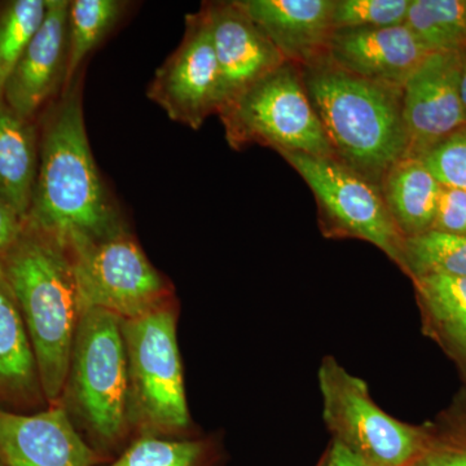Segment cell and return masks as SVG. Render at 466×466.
Returning a JSON list of instances; mask_svg holds the SVG:
<instances>
[{"mask_svg": "<svg viewBox=\"0 0 466 466\" xmlns=\"http://www.w3.org/2000/svg\"><path fill=\"white\" fill-rule=\"evenodd\" d=\"M404 24L431 54L466 48V0H410Z\"/></svg>", "mask_w": 466, "mask_h": 466, "instance_id": "7402d4cb", "label": "cell"}, {"mask_svg": "<svg viewBox=\"0 0 466 466\" xmlns=\"http://www.w3.org/2000/svg\"><path fill=\"white\" fill-rule=\"evenodd\" d=\"M217 461L216 441L140 435L104 466H216Z\"/></svg>", "mask_w": 466, "mask_h": 466, "instance_id": "603a6c76", "label": "cell"}, {"mask_svg": "<svg viewBox=\"0 0 466 466\" xmlns=\"http://www.w3.org/2000/svg\"><path fill=\"white\" fill-rule=\"evenodd\" d=\"M79 309H106L122 320L149 314L175 300L174 289L147 258L133 233L66 245Z\"/></svg>", "mask_w": 466, "mask_h": 466, "instance_id": "ba28073f", "label": "cell"}, {"mask_svg": "<svg viewBox=\"0 0 466 466\" xmlns=\"http://www.w3.org/2000/svg\"><path fill=\"white\" fill-rule=\"evenodd\" d=\"M421 159L441 186L466 192V126Z\"/></svg>", "mask_w": 466, "mask_h": 466, "instance_id": "83f0119b", "label": "cell"}, {"mask_svg": "<svg viewBox=\"0 0 466 466\" xmlns=\"http://www.w3.org/2000/svg\"><path fill=\"white\" fill-rule=\"evenodd\" d=\"M0 466H5V464H3V462H2V461H0Z\"/></svg>", "mask_w": 466, "mask_h": 466, "instance_id": "d6a6232c", "label": "cell"}, {"mask_svg": "<svg viewBox=\"0 0 466 466\" xmlns=\"http://www.w3.org/2000/svg\"><path fill=\"white\" fill-rule=\"evenodd\" d=\"M204 5L219 66L223 109L287 61L235 0Z\"/></svg>", "mask_w": 466, "mask_h": 466, "instance_id": "5bb4252c", "label": "cell"}, {"mask_svg": "<svg viewBox=\"0 0 466 466\" xmlns=\"http://www.w3.org/2000/svg\"><path fill=\"white\" fill-rule=\"evenodd\" d=\"M434 231L466 236V192L441 186Z\"/></svg>", "mask_w": 466, "mask_h": 466, "instance_id": "f1b7e54d", "label": "cell"}, {"mask_svg": "<svg viewBox=\"0 0 466 466\" xmlns=\"http://www.w3.org/2000/svg\"><path fill=\"white\" fill-rule=\"evenodd\" d=\"M147 95L173 121L192 130H198L208 116L219 115V66L205 5L186 17L182 42L158 67Z\"/></svg>", "mask_w": 466, "mask_h": 466, "instance_id": "30bf717a", "label": "cell"}, {"mask_svg": "<svg viewBox=\"0 0 466 466\" xmlns=\"http://www.w3.org/2000/svg\"><path fill=\"white\" fill-rule=\"evenodd\" d=\"M287 63L317 66L328 56L334 0H235Z\"/></svg>", "mask_w": 466, "mask_h": 466, "instance_id": "2e32d148", "label": "cell"}, {"mask_svg": "<svg viewBox=\"0 0 466 466\" xmlns=\"http://www.w3.org/2000/svg\"><path fill=\"white\" fill-rule=\"evenodd\" d=\"M410 0H334V30L377 29L406 23Z\"/></svg>", "mask_w": 466, "mask_h": 466, "instance_id": "4316f807", "label": "cell"}, {"mask_svg": "<svg viewBox=\"0 0 466 466\" xmlns=\"http://www.w3.org/2000/svg\"><path fill=\"white\" fill-rule=\"evenodd\" d=\"M58 404L85 441L109 461L133 441L121 318L99 309L81 312Z\"/></svg>", "mask_w": 466, "mask_h": 466, "instance_id": "277c9868", "label": "cell"}, {"mask_svg": "<svg viewBox=\"0 0 466 466\" xmlns=\"http://www.w3.org/2000/svg\"><path fill=\"white\" fill-rule=\"evenodd\" d=\"M39 165V143L32 119L0 100V198L26 222Z\"/></svg>", "mask_w": 466, "mask_h": 466, "instance_id": "ffe728a7", "label": "cell"}, {"mask_svg": "<svg viewBox=\"0 0 466 466\" xmlns=\"http://www.w3.org/2000/svg\"><path fill=\"white\" fill-rule=\"evenodd\" d=\"M323 419L339 444L363 466H413L428 443L426 425L400 421L377 406L367 382L334 357L318 370Z\"/></svg>", "mask_w": 466, "mask_h": 466, "instance_id": "52a82bcc", "label": "cell"}, {"mask_svg": "<svg viewBox=\"0 0 466 466\" xmlns=\"http://www.w3.org/2000/svg\"><path fill=\"white\" fill-rule=\"evenodd\" d=\"M398 267L410 279L426 274L466 278V236L431 229L406 238Z\"/></svg>", "mask_w": 466, "mask_h": 466, "instance_id": "cb8c5ba5", "label": "cell"}, {"mask_svg": "<svg viewBox=\"0 0 466 466\" xmlns=\"http://www.w3.org/2000/svg\"><path fill=\"white\" fill-rule=\"evenodd\" d=\"M128 375V422L140 435L192 438L177 339L175 300L122 320Z\"/></svg>", "mask_w": 466, "mask_h": 466, "instance_id": "5b68a950", "label": "cell"}, {"mask_svg": "<svg viewBox=\"0 0 466 466\" xmlns=\"http://www.w3.org/2000/svg\"><path fill=\"white\" fill-rule=\"evenodd\" d=\"M46 0H15L0 12V100L9 76L42 25Z\"/></svg>", "mask_w": 466, "mask_h": 466, "instance_id": "d4e9b609", "label": "cell"}, {"mask_svg": "<svg viewBox=\"0 0 466 466\" xmlns=\"http://www.w3.org/2000/svg\"><path fill=\"white\" fill-rule=\"evenodd\" d=\"M431 54L406 24L377 29L336 30L327 60L350 75L403 88Z\"/></svg>", "mask_w": 466, "mask_h": 466, "instance_id": "9a60e30c", "label": "cell"}, {"mask_svg": "<svg viewBox=\"0 0 466 466\" xmlns=\"http://www.w3.org/2000/svg\"><path fill=\"white\" fill-rule=\"evenodd\" d=\"M25 226V220L0 198V257L16 244Z\"/></svg>", "mask_w": 466, "mask_h": 466, "instance_id": "f546056e", "label": "cell"}, {"mask_svg": "<svg viewBox=\"0 0 466 466\" xmlns=\"http://www.w3.org/2000/svg\"><path fill=\"white\" fill-rule=\"evenodd\" d=\"M300 69L333 157L380 187L386 173L407 157L401 88L350 75L327 58Z\"/></svg>", "mask_w": 466, "mask_h": 466, "instance_id": "7a4b0ae2", "label": "cell"}, {"mask_svg": "<svg viewBox=\"0 0 466 466\" xmlns=\"http://www.w3.org/2000/svg\"><path fill=\"white\" fill-rule=\"evenodd\" d=\"M410 280L421 314L422 332L466 375V278L426 274Z\"/></svg>", "mask_w": 466, "mask_h": 466, "instance_id": "ac0fdd59", "label": "cell"}, {"mask_svg": "<svg viewBox=\"0 0 466 466\" xmlns=\"http://www.w3.org/2000/svg\"><path fill=\"white\" fill-rule=\"evenodd\" d=\"M280 156L314 193L325 238L370 242L398 266L404 238L389 214L379 186L336 158L303 153Z\"/></svg>", "mask_w": 466, "mask_h": 466, "instance_id": "9c48e42d", "label": "cell"}, {"mask_svg": "<svg viewBox=\"0 0 466 466\" xmlns=\"http://www.w3.org/2000/svg\"><path fill=\"white\" fill-rule=\"evenodd\" d=\"M320 466H363L358 461L351 453L339 446V444L333 443L325 456L323 464Z\"/></svg>", "mask_w": 466, "mask_h": 466, "instance_id": "4dcf8cb0", "label": "cell"}, {"mask_svg": "<svg viewBox=\"0 0 466 466\" xmlns=\"http://www.w3.org/2000/svg\"><path fill=\"white\" fill-rule=\"evenodd\" d=\"M0 461L5 466H100L110 462L85 441L61 404L35 413L0 408Z\"/></svg>", "mask_w": 466, "mask_h": 466, "instance_id": "7c38bea8", "label": "cell"}, {"mask_svg": "<svg viewBox=\"0 0 466 466\" xmlns=\"http://www.w3.org/2000/svg\"><path fill=\"white\" fill-rule=\"evenodd\" d=\"M25 223L64 247L76 240H106L128 231L92 156L81 76L64 88L46 118Z\"/></svg>", "mask_w": 466, "mask_h": 466, "instance_id": "6da1fadb", "label": "cell"}, {"mask_svg": "<svg viewBox=\"0 0 466 466\" xmlns=\"http://www.w3.org/2000/svg\"><path fill=\"white\" fill-rule=\"evenodd\" d=\"M428 443L413 466H466V391L428 422Z\"/></svg>", "mask_w": 466, "mask_h": 466, "instance_id": "484cf974", "label": "cell"}, {"mask_svg": "<svg viewBox=\"0 0 466 466\" xmlns=\"http://www.w3.org/2000/svg\"><path fill=\"white\" fill-rule=\"evenodd\" d=\"M47 407L32 339L0 267V408L23 413Z\"/></svg>", "mask_w": 466, "mask_h": 466, "instance_id": "e0dca14e", "label": "cell"}, {"mask_svg": "<svg viewBox=\"0 0 466 466\" xmlns=\"http://www.w3.org/2000/svg\"><path fill=\"white\" fill-rule=\"evenodd\" d=\"M380 189L404 240L433 228L441 184L421 158L400 159L383 177Z\"/></svg>", "mask_w": 466, "mask_h": 466, "instance_id": "d6986e66", "label": "cell"}, {"mask_svg": "<svg viewBox=\"0 0 466 466\" xmlns=\"http://www.w3.org/2000/svg\"><path fill=\"white\" fill-rule=\"evenodd\" d=\"M231 148L258 144L281 153L333 157L302 69L284 63L227 104L219 115Z\"/></svg>", "mask_w": 466, "mask_h": 466, "instance_id": "8992f818", "label": "cell"}, {"mask_svg": "<svg viewBox=\"0 0 466 466\" xmlns=\"http://www.w3.org/2000/svg\"><path fill=\"white\" fill-rule=\"evenodd\" d=\"M67 14V0H46L42 25L5 85L3 100L25 118L32 119L58 88L66 87L69 61Z\"/></svg>", "mask_w": 466, "mask_h": 466, "instance_id": "4fadbf2b", "label": "cell"}, {"mask_svg": "<svg viewBox=\"0 0 466 466\" xmlns=\"http://www.w3.org/2000/svg\"><path fill=\"white\" fill-rule=\"evenodd\" d=\"M32 339L48 406L60 403L81 317L72 259L51 236L25 226L0 257Z\"/></svg>", "mask_w": 466, "mask_h": 466, "instance_id": "3957f363", "label": "cell"}, {"mask_svg": "<svg viewBox=\"0 0 466 466\" xmlns=\"http://www.w3.org/2000/svg\"><path fill=\"white\" fill-rule=\"evenodd\" d=\"M125 2L118 0H73L67 14L66 86L79 75L82 64L116 26L124 15ZM64 87V88H66Z\"/></svg>", "mask_w": 466, "mask_h": 466, "instance_id": "44dd1931", "label": "cell"}, {"mask_svg": "<svg viewBox=\"0 0 466 466\" xmlns=\"http://www.w3.org/2000/svg\"><path fill=\"white\" fill-rule=\"evenodd\" d=\"M460 58H461V66H460V99H461L462 109L466 119V48L460 51Z\"/></svg>", "mask_w": 466, "mask_h": 466, "instance_id": "1f68e13d", "label": "cell"}, {"mask_svg": "<svg viewBox=\"0 0 466 466\" xmlns=\"http://www.w3.org/2000/svg\"><path fill=\"white\" fill-rule=\"evenodd\" d=\"M460 52H431L401 88L407 157L422 158L466 126L460 99Z\"/></svg>", "mask_w": 466, "mask_h": 466, "instance_id": "8fae6325", "label": "cell"}]
</instances>
